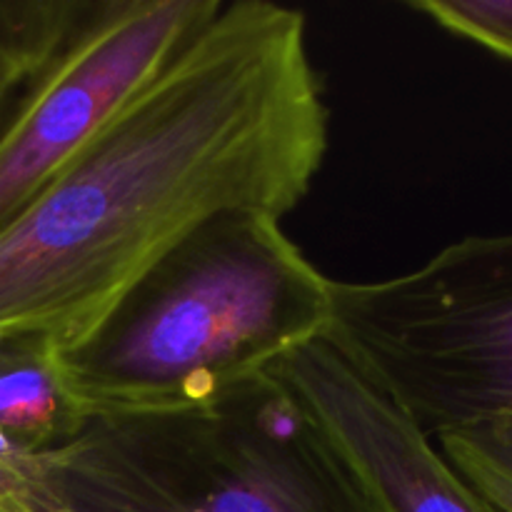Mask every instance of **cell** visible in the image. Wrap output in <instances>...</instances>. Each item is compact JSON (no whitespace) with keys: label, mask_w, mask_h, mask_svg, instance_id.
Instances as JSON below:
<instances>
[{"label":"cell","mask_w":512,"mask_h":512,"mask_svg":"<svg viewBox=\"0 0 512 512\" xmlns=\"http://www.w3.org/2000/svg\"><path fill=\"white\" fill-rule=\"evenodd\" d=\"M33 78L35 73L30 70V65L0 40V115H3L5 105L13 98L15 90Z\"/></svg>","instance_id":"30bf717a"},{"label":"cell","mask_w":512,"mask_h":512,"mask_svg":"<svg viewBox=\"0 0 512 512\" xmlns=\"http://www.w3.org/2000/svg\"><path fill=\"white\" fill-rule=\"evenodd\" d=\"M13 465L30 512H375L270 373L200 408L85 420Z\"/></svg>","instance_id":"3957f363"},{"label":"cell","mask_w":512,"mask_h":512,"mask_svg":"<svg viewBox=\"0 0 512 512\" xmlns=\"http://www.w3.org/2000/svg\"><path fill=\"white\" fill-rule=\"evenodd\" d=\"M353 473L375 512H495L413 418L328 338L270 368Z\"/></svg>","instance_id":"8992f818"},{"label":"cell","mask_w":512,"mask_h":512,"mask_svg":"<svg viewBox=\"0 0 512 512\" xmlns=\"http://www.w3.org/2000/svg\"><path fill=\"white\" fill-rule=\"evenodd\" d=\"M333 323V280L280 220L233 210L145 270L50 368L80 420L210 405Z\"/></svg>","instance_id":"7a4b0ae2"},{"label":"cell","mask_w":512,"mask_h":512,"mask_svg":"<svg viewBox=\"0 0 512 512\" xmlns=\"http://www.w3.org/2000/svg\"><path fill=\"white\" fill-rule=\"evenodd\" d=\"M408 8L512 63V0H413Z\"/></svg>","instance_id":"9c48e42d"},{"label":"cell","mask_w":512,"mask_h":512,"mask_svg":"<svg viewBox=\"0 0 512 512\" xmlns=\"http://www.w3.org/2000/svg\"><path fill=\"white\" fill-rule=\"evenodd\" d=\"M223 8L220 0L95 3L0 128V230L8 228Z\"/></svg>","instance_id":"5b68a950"},{"label":"cell","mask_w":512,"mask_h":512,"mask_svg":"<svg viewBox=\"0 0 512 512\" xmlns=\"http://www.w3.org/2000/svg\"><path fill=\"white\" fill-rule=\"evenodd\" d=\"M83 420L65 400L48 350L35 340H0V433L18 453H38L68 440Z\"/></svg>","instance_id":"52a82bcc"},{"label":"cell","mask_w":512,"mask_h":512,"mask_svg":"<svg viewBox=\"0 0 512 512\" xmlns=\"http://www.w3.org/2000/svg\"><path fill=\"white\" fill-rule=\"evenodd\" d=\"M440 453L495 512H512V418L438 435Z\"/></svg>","instance_id":"ba28073f"},{"label":"cell","mask_w":512,"mask_h":512,"mask_svg":"<svg viewBox=\"0 0 512 512\" xmlns=\"http://www.w3.org/2000/svg\"><path fill=\"white\" fill-rule=\"evenodd\" d=\"M325 338L430 438L512 418V233L470 235L398 278L333 280Z\"/></svg>","instance_id":"277c9868"},{"label":"cell","mask_w":512,"mask_h":512,"mask_svg":"<svg viewBox=\"0 0 512 512\" xmlns=\"http://www.w3.org/2000/svg\"><path fill=\"white\" fill-rule=\"evenodd\" d=\"M0 512H30L25 480L15 470L13 458L0 460Z\"/></svg>","instance_id":"8fae6325"},{"label":"cell","mask_w":512,"mask_h":512,"mask_svg":"<svg viewBox=\"0 0 512 512\" xmlns=\"http://www.w3.org/2000/svg\"><path fill=\"white\" fill-rule=\"evenodd\" d=\"M328 133L305 15L223 3L0 230V340L63 348L208 220L288 215L313 188Z\"/></svg>","instance_id":"6da1fadb"},{"label":"cell","mask_w":512,"mask_h":512,"mask_svg":"<svg viewBox=\"0 0 512 512\" xmlns=\"http://www.w3.org/2000/svg\"><path fill=\"white\" fill-rule=\"evenodd\" d=\"M15 453H18V450H15L13 445L8 443V438H5V435L0 433V460H10Z\"/></svg>","instance_id":"7c38bea8"}]
</instances>
